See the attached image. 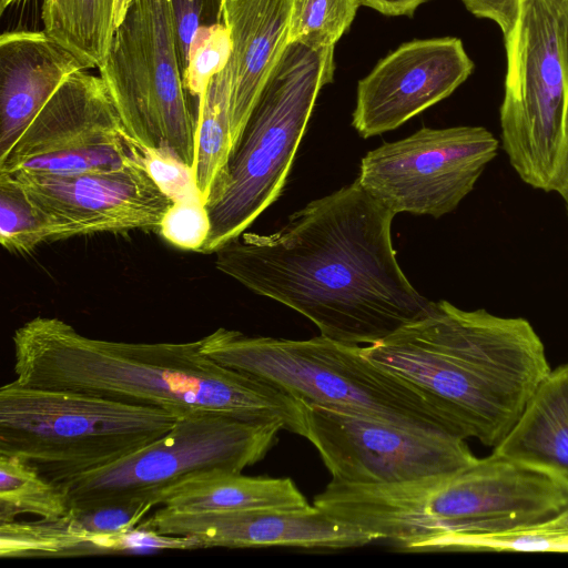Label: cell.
<instances>
[{"label": "cell", "mask_w": 568, "mask_h": 568, "mask_svg": "<svg viewBox=\"0 0 568 568\" xmlns=\"http://www.w3.org/2000/svg\"><path fill=\"white\" fill-rule=\"evenodd\" d=\"M394 217L356 179L272 234L242 233L214 252L215 267L307 317L329 339L372 345L433 304L397 262Z\"/></svg>", "instance_id": "1"}, {"label": "cell", "mask_w": 568, "mask_h": 568, "mask_svg": "<svg viewBox=\"0 0 568 568\" xmlns=\"http://www.w3.org/2000/svg\"><path fill=\"white\" fill-rule=\"evenodd\" d=\"M16 383L248 419H276L306 436V402L253 375L223 366L201 341L130 343L92 338L58 318L37 316L12 336Z\"/></svg>", "instance_id": "2"}, {"label": "cell", "mask_w": 568, "mask_h": 568, "mask_svg": "<svg viewBox=\"0 0 568 568\" xmlns=\"http://www.w3.org/2000/svg\"><path fill=\"white\" fill-rule=\"evenodd\" d=\"M359 352L437 398L466 439L495 447L551 369L523 317L433 302L420 318Z\"/></svg>", "instance_id": "3"}, {"label": "cell", "mask_w": 568, "mask_h": 568, "mask_svg": "<svg viewBox=\"0 0 568 568\" xmlns=\"http://www.w3.org/2000/svg\"><path fill=\"white\" fill-rule=\"evenodd\" d=\"M200 341L202 352L219 364L261 378L304 402L403 429L465 438L437 398L365 357L359 346L323 335L286 339L247 336L224 327Z\"/></svg>", "instance_id": "4"}, {"label": "cell", "mask_w": 568, "mask_h": 568, "mask_svg": "<svg viewBox=\"0 0 568 568\" xmlns=\"http://www.w3.org/2000/svg\"><path fill=\"white\" fill-rule=\"evenodd\" d=\"M334 47L290 41L264 83L223 180L205 205L211 230L200 253L240 236L284 187L320 90L333 81Z\"/></svg>", "instance_id": "5"}, {"label": "cell", "mask_w": 568, "mask_h": 568, "mask_svg": "<svg viewBox=\"0 0 568 568\" xmlns=\"http://www.w3.org/2000/svg\"><path fill=\"white\" fill-rule=\"evenodd\" d=\"M182 415L94 394L0 388V454L19 456L63 484L165 436Z\"/></svg>", "instance_id": "6"}, {"label": "cell", "mask_w": 568, "mask_h": 568, "mask_svg": "<svg viewBox=\"0 0 568 568\" xmlns=\"http://www.w3.org/2000/svg\"><path fill=\"white\" fill-rule=\"evenodd\" d=\"M504 40L503 149L526 184L560 194L568 187V0H523Z\"/></svg>", "instance_id": "7"}, {"label": "cell", "mask_w": 568, "mask_h": 568, "mask_svg": "<svg viewBox=\"0 0 568 568\" xmlns=\"http://www.w3.org/2000/svg\"><path fill=\"white\" fill-rule=\"evenodd\" d=\"M99 70L142 150L171 153L193 169L197 121L183 84L170 0H129Z\"/></svg>", "instance_id": "8"}, {"label": "cell", "mask_w": 568, "mask_h": 568, "mask_svg": "<svg viewBox=\"0 0 568 568\" xmlns=\"http://www.w3.org/2000/svg\"><path fill=\"white\" fill-rule=\"evenodd\" d=\"M280 430H285L284 425L276 419L192 412L162 438L63 486L70 507L134 496L154 501L155 494L190 476L217 469L242 471L258 463L277 442Z\"/></svg>", "instance_id": "9"}, {"label": "cell", "mask_w": 568, "mask_h": 568, "mask_svg": "<svg viewBox=\"0 0 568 568\" xmlns=\"http://www.w3.org/2000/svg\"><path fill=\"white\" fill-rule=\"evenodd\" d=\"M498 146L484 126L423 128L367 152L357 180L395 215L438 219L473 191Z\"/></svg>", "instance_id": "10"}, {"label": "cell", "mask_w": 568, "mask_h": 568, "mask_svg": "<svg viewBox=\"0 0 568 568\" xmlns=\"http://www.w3.org/2000/svg\"><path fill=\"white\" fill-rule=\"evenodd\" d=\"M101 79L72 73L0 160V172L77 174L144 166Z\"/></svg>", "instance_id": "11"}, {"label": "cell", "mask_w": 568, "mask_h": 568, "mask_svg": "<svg viewBox=\"0 0 568 568\" xmlns=\"http://www.w3.org/2000/svg\"><path fill=\"white\" fill-rule=\"evenodd\" d=\"M306 436L332 480L389 484L454 474L477 457L466 439L413 432L306 402Z\"/></svg>", "instance_id": "12"}, {"label": "cell", "mask_w": 568, "mask_h": 568, "mask_svg": "<svg viewBox=\"0 0 568 568\" xmlns=\"http://www.w3.org/2000/svg\"><path fill=\"white\" fill-rule=\"evenodd\" d=\"M11 175L47 223L51 241L159 230L172 204L143 165L77 174L21 171Z\"/></svg>", "instance_id": "13"}, {"label": "cell", "mask_w": 568, "mask_h": 568, "mask_svg": "<svg viewBox=\"0 0 568 568\" xmlns=\"http://www.w3.org/2000/svg\"><path fill=\"white\" fill-rule=\"evenodd\" d=\"M473 69L458 38L404 43L358 82L352 124L364 139L392 131L449 97Z\"/></svg>", "instance_id": "14"}, {"label": "cell", "mask_w": 568, "mask_h": 568, "mask_svg": "<svg viewBox=\"0 0 568 568\" xmlns=\"http://www.w3.org/2000/svg\"><path fill=\"white\" fill-rule=\"evenodd\" d=\"M140 527L161 535L194 537L203 548L290 546L346 549L378 541L312 505L304 509L180 513L161 507Z\"/></svg>", "instance_id": "15"}, {"label": "cell", "mask_w": 568, "mask_h": 568, "mask_svg": "<svg viewBox=\"0 0 568 568\" xmlns=\"http://www.w3.org/2000/svg\"><path fill=\"white\" fill-rule=\"evenodd\" d=\"M88 69L69 49L42 31L0 37V160L74 72Z\"/></svg>", "instance_id": "16"}, {"label": "cell", "mask_w": 568, "mask_h": 568, "mask_svg": "<svg viewBox=\"0 0 568 568\" xmlns=\"http://www.w3.org/2000/svg\"><path fill=\"white\" fill-rule=\"evenodd\" d=\"M292 2L223 0V22L232 39L231 113L239 139L264 83L290 42Z\"/></svg>", "instance_id": "17"}, {"label": "cell", "mask_w": 568, "mask_h": 568, "mask_svg": "<svg viewBox=\"0 0 568 568\" xmlns=\"http://www.w3.org/2000/svg\"><path fill=\"white\" fill-rule=\"evenodd\" d=\"M493 452L568 485V363L550 369Z\"/></svg>", "instance_id": "18"}, {"label": "cell", "mask_w": 568, "mask_h": 568, "mask_svg": "<svg viewBox=\"0 0 568 568\" xmlns=\"http://www.w3.org/2000/svg\"><path fill=\"white\" fill-rule=\"evenodd\" d=\"M154 501L156 506L180 513L304 509L312 506L288 477H253L222 469L190 476L155 494Z\"/></svg>", "instance_id": "19"}, {"label": "cell", "mask_w": 568, "mask_h": 568, "mask_svg": "<svg viewBox=\"0 0 568 568\" xmlns=\"http://www.w3.org/2000/svg\"><path fill=\"white\" fill-rule=\"evenodd\" d=\"M129 0H42L43 31L88 69L100 68Z\"/></svg>", "instance_id": "20"}, {"label": "cell", "mask_w": 568, "mask_h": 568, "mask_svg": "<svg viewBox=\"0 0 568 568\" xmlns=\"http://www.w3.org/2000/svg\"><path fill=\"white\" fill-rule=\"evenodd\" d=\"M69 509L63 484L47 478L19 456L0 454V523L16 520L23 514L53 519Z\"/></svg>", "instance_id": "21"}, {"label": "cell", "mask_w": 568, "mask_h": 568, "mask_svg": "<svg viewBox=\"0 0 568 568\" xmlns=\"http://www.w3.org/2000/svg\"><path fill=\"white\" fill-rule=\"evenodd\" d=\"M0 555L73 557L92 555V537L69 511L58 518L0 523Z\"/></svg>", "instance_id": "22"}, {"label": "cell", "mask_w": 568, "mask_h": 568, "mask_svg": "<svg viewBox=\"0 0 568 568\" xmlns=\"http://www.w3.org/2000/svg\"><path fill=\"white\" fill-rule=\"evenodd\" d=\"M47 223L22 186L8 173L0 172V243L9 252L29 254L50 242Z\"/></svg>", "instance_id": "23"}, {"label": "cell", "mask_w": 568, "mask_h": 568, "mask_svg": "<svg viewBox=\"0 0 568 568\" xmlns=\"http://www.w3.org/2000/svg\"><path fill=\"white\" fill-rule=\"evenodd\" d=\"M361 0H293L290 41L334 47L353 22Z\"/></svg>", "instance_id": "24"}, {"label": "cell", "mask_w": 568, "mask_h": 568, "mask_svg": "<svg viewBox=\"0 0 568 568\" xmlns=\"http://www.w3.org/2000/svg\"><path fill=\"white\" fill-rule=\"evenodd\" d=\"M232 39L224 22L201 27L191 43L183 84L190 98L199 100L210 80L229 64Z\"/></svg>", "instance_id": "25"}, {"label": "cell", "mask_w": 568, "mask_h": 568, "mask_svg": "<svg viewBox=\"0 0 568 568\" xmlns=\"http://www.w3.org/2000/svg\"><path fill=\"white\" fill-rule=\"evenodd\" d=\"M155 506L150 496H134L87 506H71L70 511L92 537L122 534L136 527Z\"/></svg>", "instance_id": "26"}, {"label": "cell", "mask_w": 568, "mask_h": 568, "mask_svg": "<svg viewBox=\"0 0 568 568\" xmlns=\"http://www.w3.org/2000/svg\"><path fill=\"white\" fill-rule=\"evenodd\" d=\"M211 230L209 211L202 197H189L172 202L160 226L161 236L171 245L201 252Z\"/></svg>", "instance_id": "27"}, {"label": "cell", "mask_w": 568, "mask_h": 568, "mask_svg": "<svg viewBox=\"0 0 568 568\" xmlns=\"http://www.w3.org/2000/svg\"><path fill=\"white\" fill-rule=\"evenodd\" d=\"M170 4L183 77L196 31L223 22V0H170Z\"/></svg>", "instance_id": "28"}, {"label": "cell", "mask_w": 568, "mask_h": 568, "mask_svg": "<svg viewBox=\"0 0 568 568\" xmlns=\"http://www.w3.org/2000/svg\"><path fill=\"white\" fill-rule=\"evenodd\" d=\"M144 153V168L172 202L202 197L192 168L164 151L146 150Z\"/></svg>", "instance_id": "29"}, {"label": "cell", "mask_w": 568, "mask_h": 568, "mask_svg": "<svg viewBox=\"0 0 568 568\" xmlns=\"http://www.w3.org/2000/svg\"><path fill=\"white\" fill-rule=\"evenodd\" d=\"M474 16L495 22L505 36L514 26L523 0H462Z\"/></svg>", "instance_id": "30"}, {"label": "cell", "mask_w": 568, "mask_h": 568, "mask_svg": "<svg viewBox=\"0 0 568 568\" xmlns=\"http://www.w3.org/2000/svg\"><path fill=\"white\" fill-rule=\"evenodd\" d=\"M427 0H361V4L369 7L387 16H412Z\"/></svg>", "instance_id": "31"}, {"label": "cell", "mask_w": 568, "mask_h": 568, "mask_svg": "<svg viewBox=\"0 0 568 568\" xmlns=\"http://www.w3.org/2000/svg\"><path fill=\"white\" fill-rule=\"evenodd\" d=\"M525 530L551 537L558 541L560 550H568V508L554 519Z\"/></svg>", "instance_id": "32"}, {"label": "cell", "mask_w": 568, "mask_h": 568, "mask_svg": "<svg viewBox=\"0 0 568 568\" xmlns=\"http://www.w3.org/2000/svg\"><path fill=\"white\" fill-rule=\"evenodd\" d=\"M22 0H0V12L3 13L8 7Z\"/></svg>", "instance_id": "33"}, {"label": "cell", "mask_w": 568, "mask_h": 568, "mask_svg": "<svg viewBox=\"0 0 568 568\" xmlns=\"http://www.w3.org/2000/svg\"><path fill=\"white\" fill-rule=\"evenodd\" d=\"M559 195L564 199L565 207H566V212H567V216H568V187L564 192H561Z\"/></svg>", "instance_id": "34"}]
</instances>
